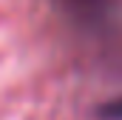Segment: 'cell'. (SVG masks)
Returning <instances> with one entry per match:
<instances>
[{"mask_svg": "<svg viewBox=\"0 0 122 120\" xmlns=\"http://www.w3.org/2000/svg\"><path fill=\"white\" fill-rule=\"evenodd\" d=\"M80 31L105 49L122 40V0H57Z\"/></svg>", "mask_w": 122, "mask_h": 120, "instance_id": "1", "label": "cell"}, {"mask_svg": "<svg viewBox=\"0 0 122 120\" xmlns=\"http://www.w3.org/2000/svg\"><path fill=\"white\" fill-rule=\"evenodd\" d=\"M99 117L102 120H122V94L105 100V103L99 106Z\"/></svg>", "mask_w": 122, "mask_h": 120, "instance_id": "2", "label": "cell"}]
</instances>
